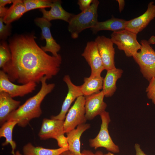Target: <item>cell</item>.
I'll use <instances>...</instances> for the list:
<instances>
[{"label":"cell","mask_w":155,"mask_h":155,"mask_svg":"<svg viewBox=\"0 0 155 155\" xmlns=\"http://www.w3.org/2000/svg\"><path fill=\"white\" fill-rule=\"evenodd\" d=\"M104 69L107 71L116 68L115 49L111 38L104 36H98L95 39Z\"/></svg>","instance_id":"9c48e42d"},{"label":"cell","mask_w":155,"mask_h":155,"mask_svg":"<svg viewBox=\"0 0 155 155\" xmlns=\"http://www.w3.org/2000/svg\"><path fill=\"white\" fill-rule=\"evenodd\" d=\"M90 126V125L88 123L82 124L66 133L68 150L74 155L81 154V136L83 133L89 129Z\"/></svg>","instance_id":"e0dca14e"},{"label":"cell","mask_w":155,"mask_h":155,"mask_svg":"<svg viewBox=\"0 0 155 155\" xmlns=\"http://www.w3.org/2000/svg\"><path fill=\"white\" fill-rule=\"evenodd\" d=\"M53 0H24L23 1L27 11L32 9L51 7Z\"/></svg>","instance_id":"d4e9b609"},{"label":"cell","mask_w":155,"mask_h":155,"mask_svg":"<svg viewBox=\"0 0 155 155\" xmlns=\"http://www.w3.org/2000/svg\"><path fill=\"white\" fill-rule=\"evenodd\" d=\"M35 22L41 30V39H45L46 41V45L41 46V49L45 52H51L53 56H58L59 54H58V52L60 50L61 47L56 42L51 35L50 30V28L51 26V23L42 17L36 18Z\"/></svg>","instance_id":"4fadbf2b"},{"label":"cell","mask_w":155,"mask_h":155,"mask_svg":"<svg viewBox=\"0 0 155 155\" xmlns=\"http://www.w3.org/2000/svg\"><path fill=\"white\" fill-rule=\"evenodd\" d=\"M119 5V10L120 13L123 10L125 5V1L123 0H117Z\"/></svg>","instance_id":"d6a6232c"},{"label":"cell","mask_w":155,"mask_h":155,"mask_svg":"<svg viewBox=\"0 0 155 155\" xmlns=\"http://www.w3.org/2000/svg\"><path fill=\"white\" fill-rule=\"evenodd\" d=\"M63 80L67 86L68 92L63 102L60 113L56 116H51V118L52 119L64 120L66 114L72 103L79 96H83L80 86L74 84L69 75H65L63 78Z\"/></svg>","instance_id":"7c38bea8"},{"label":"cell","mask_w":155,"mask_h":155,"mask_svg":"<svg viewBox=\"0 0 155 155\" xmlns=\"http://www.w3.org/2000/svg\"><path fill=\"white\" fill-rule=\"evenodd\" d=\"M60 155H74L69 150L65 151L62 152Z\"/></svg>","instance_id":"d590c367"},{"label":"cell","mask_w":155,"mask_h":155,"mask_svg":"<svg viewBox=\"0 0 155 155\" xmlns=\"http://www.w3.org/2000/svg\"><path fill=\"white\" fill-rule=\"evenodd\" d=\"M93 1L92 0H78V4L79 5L80 9L82 11L87 9L90 7Z\"/></svg>","instance_id":"f546056e"},{"label":"cell","mask_w":155,"mask_h":155,"mask_svg":"<svg viewBox=\"0 0 155 155\" xmlns=\"http://www.w3.org/2000/svg\"><path fill=\"white\" fill-rule=\"evenodd\" d=\"M18 122L16 121L8 120L3 123L0 129V137H4L5 138V141L2 145L5 146L9 144L12 148L11 153L15 155L14 150L16 147V142L12 139L13 129Z\"/></svg>","instance_id":"cb8c5ba5"},{"label":"cell","mask_w":155,"mask_h":155,"mask_svg":"<svg viewBox=\"0 0 155 155\" xmlns=\"http://www.w3.org/2000/svg\"><path fill=\"white\" fill-rule=\"evenodd\" d=\"M82 55L91 68L90 76L101 75L102 72L104 69L96 44L94 41L87 43Z\"/></svg>","instance_id":"30bf717a"},{"label":"cell","mask_w":155,"mask_h":155,"mask_svg":"<svg viewBox=\"0 0 155 155\" xmlns=\"http://www.w3.org/2000/svg\"><path fill=\"white\" fill-rule=\"evenodd\" d=\"M127 22L124 19L113 17L105 21L98 22L91 30L93 34H96L98 32L103 30L117 31L125 29Z\"/></svg>","instance_id":"ffe728a7"},{"label":"cell","mask_w":155,"mask_h":155,"mask_svg":"<svg viewBox=\"0 0 155 155\" xmlns=\"http://www.w3.org/2000/svg\"><path fill=\"white\" fill-rule=\"evenodd\" d=\"M64 120L44 118L38 133L40 139L50 138L56 139L59 135L65 133L64 128Z\"/></svg>","instance_id":"9a60e30c"},{"label":"cell","mask_w":155,"mask_h":155,"mask_svg":"<svg viewBox=\"0 0 155 155\" xmlns=\"http://www.w3.org/2000/svg\"><path fill=\"white\" fill-rule=\"evenodd\" d=\"M20 102L13 99L7 93L0 92V124L7 121L9 115L20 106Z\"/></svg>","instance_id":"2e32d148"},{"label":"cell","mask_w":155,"mask_h":155,"mask_svg":"<svg viewBox=\"0 0 155 155\" xmlns=\"http://www.w3.org/2000/svg\"><path fill=\"white\" fill-rule=\"evenodd\" d=\"M8 8L5 7L0 6V16L3 17L5 15Z\"/></svg>","instance_id":"e575fe53"},{"label":"cell","mask_w":155,"mask_h":155,"mask_svg":"<svg viewBox=\"0 0 155 155\" xmlns=\"http://www.w3.org/2000/svg\"><path fill=\"white\" fill-rule=\"evenodd\" d=\"M15 155H22L19 151H17L15 153Z\"/></svg>","instance_id":"f35d334b"},{"label":"cell","mask_w":155,"mask_h":155,"mask_svg":"<svg viewBox=\"0 0 155 155\" xmlns=\"http://www.w3.org/2000/svg\"><path fill=\"white\" fill-rule=\"evenodd\" d=\"M33 34L18 36L11 40L9 47L11 58L2 68L10 81L25 84H39L46 77L47 80L60 70L62 58L51 56L36 42Z\"/></svg>","instance_id":"6da1fadb"},{"label":"cell","mask_w":155,"mask_h":155,"mask_svg":"<svg viewBox=\"0 0 155 155\" xmlns=\"http://www.w3.org/2000/svg\"><path fill=\"white\" fill-rule=\"evenodd\" d=\"M140 43V51L133 57L144 77L149 81L155 77V51L146 40H142Z\"/></svg>","instance_id":"277c9868"},{"label":"cell","mask_w":155,"mask_h":155,"mask_svg":"<svg viewBox=\"0 0 155 155\" xmlns=\"http://www.w3.org/2000/svg\"><path fill=\"white\" fill-rule=\"evenodd\" d=\"M36 86V84L34 82L21 85L16 84L10 81L7 74L3 70L0 71V92H6L13 98L23 97L32 93Z\"/></svg>","instance_id":"ba28073f"},{"label":"cell","mask_w":155,"mask_h":155,"mask_svg":"<svg viewBox=\"0 0 155 155\" xmlns=\"http://www.w3.org/2000/svg\"><path fill=\"white\" fill-rule=\"evenodd\" d=\"M85 117L87 120H91L105 111L106 104L104 101V95L102 91L85 96Z\"/></svg>","instance_id":"8fae6325"},{"label":"cell","mask_w":155,"mask_h":155,"mask_svg":"<svg viewBox=\"0 0 155 155\" xmlns=\"http://www.w3.org/2000/svg\"><path fill=\"white\" fill-rule=\"evenodd\" d=\"M80 155H105L104 154L100 151H98L94 153L91 151L84 150Z\"/></svg>","instance_id":"4dcf8cb0"},{"label":"cell","mask_w":155,"mask_h":155,"mask_svg":"<svg viewBox=\"0 0 155 155\" xmlns=\"http://www.w3.org/2000/svg\"><path fill=\"white\" fill-rule=\"evenodd\" d=\"M105 155H115L114 154H113V153L110 152H108L107 153L104 154Z\"/></svg>","instance_id":"74e56055"},{"label":"cell","mask_w":155,"mask_h":155,"mask_svg":"<svg viewBox=\"0 0 155 155\" xmlns=\"http://www.w3.org/2000/svg\"><path fill=\"white\" fill-rule=\"evenodd\" d=\"M60 148H68V144L67 137L64 134L61 135L55 139Z\"/></svg>","instance_id":"f1b7e54d"},{"label":"cell","mask_w":155,"mask_h":155,"mask_svg":"<svg viewBox=\"0 0 155 155\" xmlns=\"http://www.w3.org/2000/svg\"><path fill=\"white\" fill-rule=\"evenodd\" d=\"M27 12L23 1L15 0L3 18V22L6 24H10L19 19Z\"/></svg>","instance_id":"7402d4cb"},{"label":"cell","mask_w":155,"mask_h":155,"mask_svg":"<svg viewBox=\"0 0 155 155\" xmlns=\"http://www.w3.org/2000/svg\"><path fill=\"white\" fill-rule=\"evenodd\" d=\"M67 150L68 148L50 149L40 146L35 147L30 143L25 145L23 148V155H60Z\"/></svg>","instance_id":"603a6c76"},{"label":"cell","mask_w":155,"mask_h":155,"mask_svg":"<svg viewBox=\"0 0 155 155\" xmlns=\"http://www.w3.org/2000/svg\"><path fill=\"white\" fill-rule=\"evenodd\" d=\"M134 148L136 152L135 155H148L145 154L142 150L139 144H135Z\"/></svg>","instance_id":"1f68e13d"},{"label":"cell","mask_w":155,"mask_h":155,"mask_svg":"<svg viewBox=\"0 0 155 155\" xmlns=\"http://www.w3.org/2000/svg\"><path fill=\"white\" fill-rule=\"evenodd\" d=\"M51 7L49 11L44 8L40 9L42 13V17L50 22L53 20H61L68 23L73 15L63 8L60 0H53Z\"/></svg>","instance_id":"ac0fdd59"},{"label":"cell","mask_w":155,"mask_h":155,"mask_svg":"<svg viewBox=\"0 0 155 155\" xmlns=\"http://www.w3.org/2000/svg\"><path fill=\"white\" fill-rule=\"evenodd\" d=\"M100 115L102 121L100 129L96 137L89 140L90 146L95 149L102 147L113 153H119V147L113 142L108 132V125L111 121L109 113L105 111Z\"/></svg>","instance_id":"5b68a950"},{"label":"cell","mask_w":155,"mask_h":155,"mask_svg":"<svg viewBox=\"0 0 155 155\" xmlns=\"http://www.w3.org/2000/svg\"><path fill=\"white\" fill-rule=\"evenodd\" d=\"M155 18V5L153 2L148 4L146 11L139 17L127 21L125 29L137 34Z\"/></svg>","instance_id":"5bb4252c"},{"label":"cell","mask_w":155,"mask_h":155,"mask_svg":"<svg viewBox=\"0 0 155 155\" xmlns=\"http://www.w3.org/2000/svg\"><path fill=\"white\" fill-rule=\"evenodd\" d=\"M15 0H0V6L5 7L7 4L13 3Z\"/></svg>","instance_id":"836d02e7"},{"label":"cell","mask_w":155,"mask_h":155,"mask_svg":"<svg viewBox=\"0 0 155 155\" xmlns=\"http://www.w3.org/2000/svg\"><path fill=\"white\" fill-rule=\"evenodd\" d=\"M99 2L93 0L90 7L80 13L73 15L70 20L68 30L73 39L77 38L84 30L92 28L98 21L97 10Z\"/></svg>","instance_id":"3957f363"},{"label":"cell","mask_w":155,"mask_h":155,"mask_svg":"<svg viewBox=\"0 0 155 155\" xmlns=\"http://www.w3.org/2000/svg\"><path fill=\"white\" fill-rule=\"evenodd\" d=\"M3 17L0 18V37L2 39L6 38L10 33L11 24H3Z\"/></svg>","instance_id":"83f0119b"},{"label":"cell","mask_w":155,"mask_h":155,"mask_svg":"<svg viewBox=\"0 0 155 155\" xmlns=\"http://www.w3.org/2000/svg\"><path fill=\"white\" fill-rule=\"evenodd\" d=\"M11 58V54L9 46L3 42L0 46V67L2 68Z\"/></svg>","instance_id":"484cf974"},{"label":"cell","mask_w":155,"mask_h":155,"mask_svg":"<svg viewBox=\"0 0 155 155\" xmlns=\"http://www.w3.org/2000/svg\"><path fill=\"white\" fill-rule=\"evenodd\" d=\"M137 34L127 30L113 32L111 39L118 48L123 51L127 57H133L140 49L141 45L137 39Z\"/></svg>","instance_id":"8992f818"},{"label":"cell","mask_w":155,"mask_h":155,"mask_svg":"<svg viewBox=\"0 0 155 155\" xmlns=\"http://www.w3.org/2000/svg\"><path fill=\"white\" fill-rule=\"evenodd\" d=\"M148 42L150 44L155 43V37L154 36H152Z\"/></svg>","instance_id":"8d00e7d4"},{"label":"cell","mask_w":155,"mask_h":155,"mask_svg":"<svg viewBox=\"0 0 155 155\" xmlns=\"http://www.w3.org/2000/svg\"><path fill=\"white\" fill-rule=\"evenodd\" d=\"M146 92L148 98L155 105V77L149 80L148 86L146 88Z\"/></svg>","instance_id":"4316f807"},{"label":"cell","mask_w":155,"mask_h":155,"mask_svg":"<svg viewBox=\"0 0 155 155\" xmlns=\"http://www.w3.org/2000/svg\"><path fill=\"white\" fill-rule=\"evenodd\" d=\"M47 80L45 77L41 79V86L39 91L11 113L8 117L7 121H17L18 126L24 127L31 120L40 116L42 113L41 103L46 96L52 91L55 86L54 83L47 84L46 82Z\"/></svg>","instance_id":"7a4b0ae2"},{"label":"cell","mask_w":155,"mask_h":155,"mask_svg":"<svg viewBox=\"0 0 155 155\" xmlns=\"http://www.w3.org/2000/svg\"><path fill=\"white\" fill-rule=\"evenodd\" d=\"M85 97L81 96L75 100L69 109L64 122L65 133L75 129L78 125L85 123L87 120L85 117Z\"/></svg>","instance_id":"52a82bcc"},{"label":"cell","mask_w":155,"mask_h":155,"mask_svg":"<svg viewBox=\"0 0 155 155\" xmlns=\"http://www.w3.org/2000/svg\"><path fill=\"white\" fill-rule=\"evenodd\" d=\"M103 79L101 75L84 78V83L80 86L83 96H88L100 92L102 89Z\"/></svg>","instance_id":"44dd1931"},{"label":"cell","mask_w":155,"mask_h":155,"mask_svg":"<svg viewBox=\"0 0 155 155\" xmlns=\"http://www.w3.org/2000/svg\"><path fill=\"white\" fill-rule=\"evenodd\" d=\"M123 70L116 68L107 71L103 79L102 90L106 97L112 96L117 89L116 82L122 76Z\"/></svg>","instance_id":"d6986e66"}]
</instances>
